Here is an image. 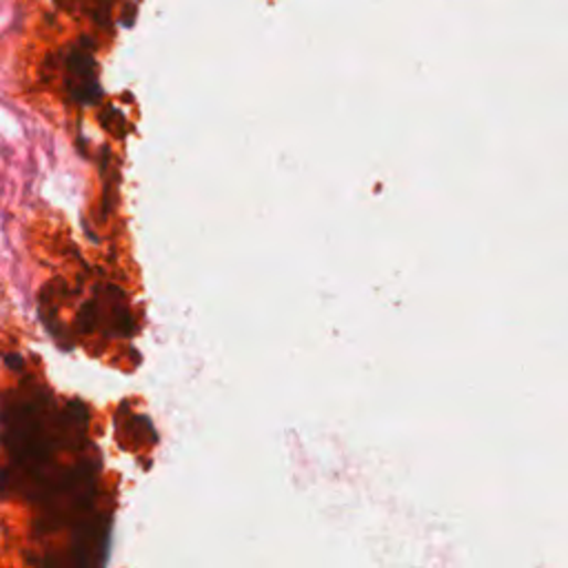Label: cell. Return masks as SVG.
I'll use <instances>...</instances> for the list:
<instances>
[{
    "label": "cell",
    "mask_w": 568,
    "mask_h": 568,
    "mask_svg": "<svg viewBox=\"0 0 568 568\" xmlns=\"http://www.w3.org/2000/svg\"><path fill=\"white\" fill-rule=\"evenodd\" d=\"M65 78L67 90L74 101L78 103H92L98 96V83H96V67L92 52L83 45H74L67 61H65Z\"/></svg>",
    "instance_id": "6da1fadb"
},
{
    "label": "cell",
    "mask_w": 568,
    "mask_h": 568,
    "mask_svg": "<svg viewBox=\"0 0 568 568\" xmlns=\"http://www.w3.org/2000/svg\"><path fill=\"white\" fill-rule=\"evenodd\" d=\"M59 3H61V6H67V3H72V0H59Z\"/></svg>",
    "instance_id": "7a4b0ae2"
}]
</instances>
